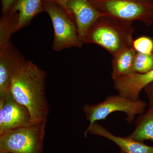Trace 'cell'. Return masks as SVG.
<instances>
[{
  "mask_svg": "<svg viewBox=\"0 0 153 153\" xmlns=\"http://www.w3.org/2000/svg\"><path fill=\"white\" fill-rule=\"evenodd\" d=\"M46 76V72L36 64L26 61L12 81L10 91L29 110L30 123L47 120L49 107L45 92Z\"/></svg>",
  "mask_w": 153,
  "mask_h": 153,
  "instance_id": "obj_1",
  "label": "cell"
},
{
  "mask_svg": "<svg viewBox=\"0 0 153 153\" xmlns=\"http://www.w3.org/2000/svg\"><path fill=\"white\" fill-rule=\"evenodd\" d=\"M134 31L132 22L102 15L90 26L83 42L99 45L114 56L124 49L132 47Z\"/></svg>",
  "mask_w": 153,
  "mask_h": 153,
  "instance_id": "obj_2",
  "label": "cell"
},
{
  "mask_svg": "<svg viewBox=\"0 0 153 153\" xmlns=\"http://www.w3.org/2000/svg\"><path fill=\"white\" fill-rule=\"evenodd\" d=\"M47 120L15 128L0 135V153H42Z\"/></svg>",
  "mask_w": 153,
  "mask_h": 153,
  "instance_id": "obj_3",
  "label": "cell"
},
{
  "mask_svg": "<svg viewBox=\"0 0 153 153\" xmlns=\"http://www.w3.org/2000/svg\"><path fill=\"white\" fill-rule=\"evenodd\" d=\"M100 13L122 21H140L150 27L153 22V0H90Z\"/></svg>",
  "mask_w": 153,
  "mask_h": 153,
  "instance_id": "obj_4",
  "label": "cell"
},
{
  "mask_svg": "<svg viewBox=\"0 0 153 153\" xmlns=\"http://www.w3.org/2000/svg\"><path fill=\"white\" fill-rule=\"evenodd\" d=\"M44 12L49 15L54 31L53 49L60 51L71 47H82L74 18L60 5L52 0H43Z\"/></svg>",
  "mask_w": 153,
  "mask_h": 153,
  "instance_id": "obj_5",
  "label": "cell"
},
{
  "mask_svg": "<svg viewBox=\"0 0 153 153\" xmlns=\"http://www.w3.org/2000/svg\"><path fill=\"white\" fill-rule=\"evenodd\" d=\"M146 105V103L141 100L134 101L118 94L109 96L104 101L97 104H86L82 111L89 125L97 121L104 120L108 115L115 111L125 113L126 120L130 123L136 115L144 112Z\"/></svg>",
  "mask_w": 153,
  "mask_h": 153,
  "instance_id": "obj_6",
  "label": "cell"
},
{
  "mask_svg": "<svg viewBox=\"0 0 153 153\" xmlns=\"http://www.w3.org/2000/svg\"><path fill=\"white\" fill-rule=\"evenodd\" d=\"M27 108L14 99L10 91L0 94V135L30 123Z\"/></svg>",
  "mask_w": 153,
  "mask_h": 153,
  "instance_id": "obj_7",
  "label": "cell"
},
{
  "mask_svg": "<svg viewBox=\"0 0 153 153\" xmlns=\"http://www.w3.org/2000/svg\"><path fill=\"white\" fill-rule=\"evenodd\" d=\"M26 62L11 42L0 47V94L10 91L13 79Z\"/></svg>",
  "mask_w": 153,
  "mask_h": 153,
  "instance_id": "obj_8",
  "label": "cell"
},
{
  "mask_svg": "<svg viewBox=\"0 0 153 153\" xmlns=\"http://www.w3.org/2000/svg\"><path fill=\"white\" fill-rule=\"evenodd\" d=\"M119 94L134 101L139 100L140 92L153 81V70L144 74L134 73L112 79Z\"/></svg>",
  "mask_w": 153,
  "mask_h": 153,
  "instance_id": "obj_9",
  "label": "cell"
},
{
  "mask_svg": "<svg viewBox=\"0 0 153 153\" xmlns=\"http://www.w3.org/2000/svg\"><path fill=\"white\" fill-rule=\"evenodd\" d=\"M67 7L76 23L80 39L99 17L102 16L94 8L90 0H68ZM84 44V43H83Z\"/></svg>",
  "mask_w": 153,
  "mask_h": 153,
  "instance_id": "obj_10",
  "label": "cell"
},
{
  "mask_svg": "<svg viewBox=\"0 0 153 153\" xmlns=\"http://www.w3.org/2000/svg\"><path fill=\"white\" fill-rule=\"evenodd\" d=\"M99 136L109 140L117 145L121 150L126 153H153V147L147 146L143 143L139 142L131 139L127 136L121 137L114 135L96 122L89 125L84 133Z\"/></svg>",
  "mask_w": 153,
  "mask_h": 153,
  "instance_id": "obj_11",
  "label": "cell"
},
{
  "mask_svg": "<svg viewBox=\"0 0 153 153\" xmlns=\"http://www.w3.org/2000/svg\"><path fill=\"white\" fill-rule=\"evenodd\" d=\"M9 11L18 13L19 31L29 25L38 14L44 12L43 0H15Z\"/></svg>",
  "mask_w": 153,
  "mask_h": 153,
  "instance_id": "obj_12",
  "label": "cell"
},
{
  "mask_svg": "<svg viewBox=\"0 0 153 153\" xmlns=\"http://www.w3.org/2000/svg\"><path fill=\"white\" fill-rule=\"evenodd\" d=\"M136 53L133 47H131L113 56L111 73L112 79L135 73L134 65Z\"/></svg>",
  "mask_w": 153,
  "mask_h": 153,
  "instance_id": "obj_13",
  "label": "cell"
},
{
  "mask_svg": "<svg viewBox=\"0 0 153 153\" xmlns=\"http://www.w3.org/2000/svg\"><path fill=\"white\" fill-rule=\"evenodd\" d=\"M127 137L139 142L148 140L153 142V107L149 106L147 111L137 119L134 130Z\"/></svg>",
  "mask_w": 153,
  "mask_h": 153,
  "instance_id": "obj_14",
  "label": "cell"
},
{
  "mask_svg": "<svg viewBox=\"0 0 153 153\" xmlns=\"http://www.w3.org/2000/svg\"><path fill=\"white\" fill-rule=\"evenodd\" d=\"M18 15L16 12L9 11L1 14L0 20V47L8 44L11 36L18 31Z\"/></svg>",
  "mask_w": 153,
  "mask_h": 153,
  "instance_id": "obj_15",
  "label": "cell"
},
{
  "mask_svg": "<svg viewBox=\"0 0 153 153\" xmlns=\"http://www.w3.org/2000/svg\"><path fill=\"white\" fill-rule=\"evenodd\" d=\"M153 70V52L150 54L137 52L134 65L135 73L144 74Z\"/></svg>",
  "mask_w": 153,
  "mask_h": 153,
  "instance_id": "obj_16",
  "label": "cell"
},
{
  "mask_svg": "<svg viewBox=\"0 0 153 153\" xmlns=\"http://www.w3.org/2000/svg\"><path fill=\"white\" fill-rule=\"evenodd\" d=\"M132 47L137 52L150 54L153 52V40L147 36H141L134 40Z\"/></svg>",
  "mask_w": 153,
  "mask_h": 153,
  "instance_id": "obj_17",
  "label": "cell"
},
{
  "mask_svg": "<svg viewBox=\"0 0 153 153\" xmlns=\"http://www.w3.org/2000/svg\"><path fill=\"white\" fill-rule=\"evenodd\" d=\"M149 102V106L153 107V81L149 83L144 88Z\"/></svg>",
  "mask_w": 153,
  "mask_h": 153,
  "instance_id": "obj_18",
  "label": "cell"
},
{
  "mask_svg": "<svg viewBox=\"0 0 153 153\" xmlns=\"http://www.w3.org/2000/svg\"><path fill=\"white\" fill-rule=\"evenodd\" d=\"M15 0H1V14L7 13L10 10Z\"/></svg>",
  "mask_w": 153,
  "mask_h": 153,
  "instance_id": "obj_19",
  "label": "cell"
},
{
  "mask_svg": "<svg viewBox=\"0 0 153 153\" xmlns=\"http://www.w3.org/2000/svg\"><path fill=\"white\" fill-rule=\"evenodd\" d=\"M52 1L57 3L58 4L60 5L61 7H63V8L65 9V10L73 18V16L70 13V12L68 10V7H67V3H68V0H52Z\"/></svg>",
  "mask_w": 153,
  "mask_h": 153,
  "instance_id": "obj_20",
  "label": "cell"
},
{
  "mask_svg": "<svg viewBox=\"0 0 153 153\" xmlns=\"http://www.w3.org/2000/svg\"><path fill=\"white\" fill-rule=\"evenodd\" d=\"M120 153H126L123 152V151L121 150Z\"/></svg>",
  "mask_w": 153,
  "mask_h": 153,
  "instance_id": "obj_21",
  "label": "cell"
},
{
  "mask_svg": "<svg viewBox=\"0 0 153 153\" xmlns=\"http://www.w3.org/2000/svg\"><path fill=\"white\" fill-rule=\"evenodd\" d=\"M0 153H12L10 152H1Z\"/></svg>",
  "mask_w": 153,
  "mask_h": 153,
  "instance_id": "obj_22",
  "label": "cell"
}]
</instances>
